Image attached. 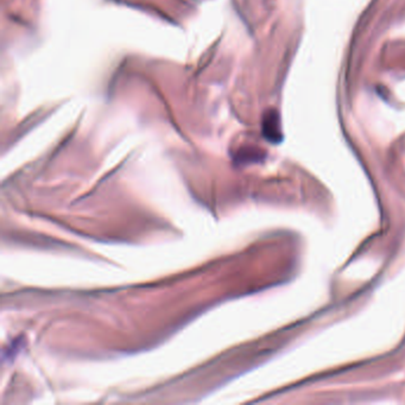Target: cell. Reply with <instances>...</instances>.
Wrapping results in <instances>:
<instances>
[{
	"label": "cell",
	"mask_w": 405,
	"mask_h": 405,
	"mask_svg": "<svg viewBox=\"0 0 405 405\" xmlns=\"http://www.w3.org/2000/svg\"><path fill=\"white\" fill-rule=\"evenodd\" d=\"M276 121H278L277 117L276 116H268L267 117V121L265 123V133L266 136H268V138L271 139V141H274L276 136H278V132H276L274 130V125L276 124Z\"/></svg>",
	"instance_id": "cell-1"
}]
</instances>
